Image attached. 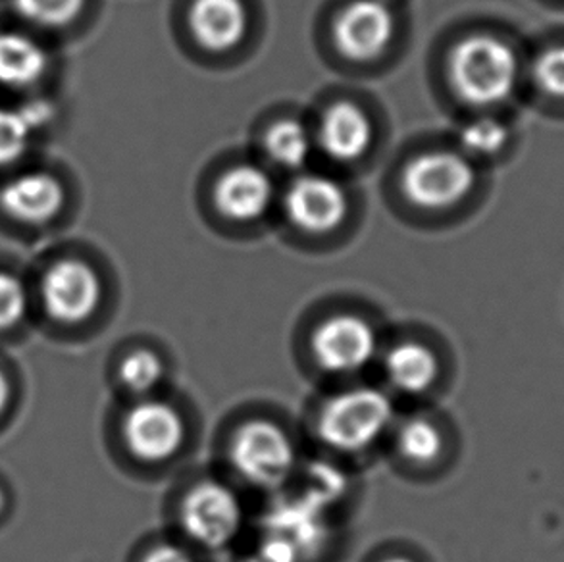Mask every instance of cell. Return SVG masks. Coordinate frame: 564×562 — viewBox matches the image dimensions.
<instances>
[{
	"instance_id": "23",
	"label": "cell",
	"mask_w": 564,
	"mask_h": 562,
	"mask_svg": "<svg viewBox=\"0 0 564 562\" xmlns=\"http://www.w3.org/2000/svg\"><path fill=\"white\" fill-rule=\"evenodd\" d=\"M535 84L555 99H564V45L547 48L534 64Z\"/></svg>"
},
{
	"instance_id": "8",
	"label": "cell",
	"mask_w": 564,
	"mask_h": 562,
	"mask_svg": "<svg viewBox=\"0 0 564 562\" xmlns=\"http://www.w3.org/2000/svg\"><path fill=\"white\" fill-rule=\"evenodd\" d=\"M41 295L54 320L77 324L97 311L100 301L99 275L82 260H61L48 268Z\"/></svg>"
},
{
	"instance_id": "26",
	"label": "cell",
	"mask_w": 564,
	"mask_h": 562,
	"mask_svg": "<svg viewBox=\"0 0 564 562\" xmlns=\"http://www.w3.org/2000/svg\"><path fill=\"white\" fill-rule=\"evenodd\" d=\"M141 562H197L191 549L177 543H159L156 548L149 549V553Z\"/></svg>"
},
{
	"instance_id": "6",
	"label": "cell",
	"mask_w": 564,
	"mask_h": 562,
	"mask_svg": "<svg viewBox=\"0 0 564 562\" xmlns=\"http://www.w3.org/2000/svg\"><path fill=\"white\" fill-rule=\"evenodd\" d=\"M474 167L463 154L424 152L412 160L403 175V190L412 205L440 210L457 205L474 187Z\"/></svg>"
},
{
	"instance_id": "4",
	"label": "cell",
	"mask_w": 564,
	"mask_h": 562,
	"mask_svg": "<svg viewBox=\"0 0 564 562\" xmlns=\"http://www.w3.org/2000/svg\"><path fill=\"white\" fill-rule=\"evenodd\" d=\"M177 522L185 538L197 548L221 551L229 548L243 530V502L228 484L203 479L182 497Z\"/></svg>"
},
{
	"instance_id": "7",
	"label": "cell",
	"mask_w": 564,
	"mask_h": 562,
	"mask_svg": "<svg viewBox=\"0 0 564 562\" xmlns=\"http://www.w3.org/2000/svg\"><path fill=\"white\" fill-rule=\"evenodd\" d=\"M123 440L131 455L149 464L176 458L187 441L184 414L154 397L139 399L123 419Z\"/></svg>"
},
{
	"instance_id": "15",
	"label": "cell",
	"mask_w": 564,
	"mask_h": 562,
	"mask_svg": "<svg viewBox=\"0 0 564 562\" xmlns=\"http://www.w3.org/2000/svg\"><path fill=\"white\" fill-rule=\"evenodd\" d=\"M372 122L352 102H337L324 115L318 131L322 151L337 162H355L370 149Z\"/></svg>"
},
{
	"instance_id": "18",
	"label": "cell",
	"mask_w": 564,
	"mask_h": 562,
	"mask_svg": "<svg viewBox=\"0 0 564 562\" xmlns=\"http://www.w3.org/2000/svg\"><path fill=\"white\" fill-rule=\"evenodd\" d=\"M118 378L130 396L138 399L154 397L166 380V365L159 353L151 349H135L123 358L118 368Z\"/></svg>"
},
{
	"instance_id": "3",
	"label": "cell",
	"mask_w": 564,
	"mask_h": 562,
	"mask_svg": "<svg viewBox=\"0 0 564 562\" xmlns=\"http://www.w3.org/2000/svg\"><path fill=\"white\" fill-rule=\"evenodd\" d=\"M228 458L237 476L257 489H278L297 468V447L290 432L272 420H247L228 445Z\"/></svg>"
},
{
	"instance_id": "9",
	"label": "cell",
	"mask_w": 564,
	"mask_h": 562,
	"mask_svg": "<svg viewBox=\"0 0 564 562\" xmlns=\"http://www.w3.org/2000/svg\"><path fill=\"white\" fill-rule=\"evenodd\" d=\"M393 31V12L383 0H351L337 14L334 41L351 61H375L388 48Z\"/></svg>"
},
{
	"instance_id": "22",
	"label": "cell",
	"mask_w": 564,
	"mask_h": 562,
	"mask_svg": "<svg viewBox=\"0 0 564 562\" xmlns=\"http://www.w3.org/2000/svg\"><path fill=\"white\" fill-rule=\"evenodd\" d=\"M31 136L33 131L18 108L0 107V167L22 159L30 147Z\"/></svg>"
},
{
	"instance_id": "2",
	"label": "cell",
	"mask_w": 564,
	"mask_h": 562,
	"mask_svg": "<svg viewBox=\"0 0 564 562\" xmlns=\"http://www.w3.org/2000/svg\"><path fill=\"white\" fill-rule=\"evenodd\" d=\"M451 84L460 99L489 107L511 97L519 77V62L511 46L488 35L460 41L451 54Z\"/></svg>"
},
{
	"instance_id": "17",
	"label": "cell",
	"mask_w": 564,
	"mask_h": 562,
	"mask_svg": "<svg viewBox=\"0 0 564 562\" xmlns=\"http://www.w3.org/2000/svg\"><path fill=\"white\" fill-rule=\"evenodd\" d=\"M395 447L406 463L414 466L434 464L445 447L442 428L422 417L409 419L397 428Z\"/></svg>"
},
{
	"instance_id": "25",
	"label": "cell",
	"mask_w": 564,
	"mask_h": 562,
	"mask_svg": "<svg viewBox=\"0 0 564 562\" xmlns=\"http://www.w3.org/2000/svg\"><path fill=\"white\" fill-rule=\"evenodd\" d=\"M15 108H18V112L22 115L23 120L30 126L33 133L43 130L48 123H53L54 118H56V107H54L53 100L48 99L25 100L20 107Z\"/></svg>"
},
{
	"instance_id": "19",
	"label": "cell",
	"mask_w": 564,
	"mask_h": 562,
	"mask_svg": "<svg viewBox=\"0 0 564 562\" xmlns=\"http://www.w3.org/2000/svg\"><path fill=\"white\" fill-rule=\"evenodd\" d=\"M264 147L278 166L301 167L311 154V136L295 120H280L267 131Z\"/></svg>"
},
{
	"instance_id": "11",
	"label": "cell",
	"mask_w": 564,
	"mask_h": 562,
	"mask_svg": "<svg viewBox=\"0 0 564 562\" xmlns=\"http://www.w3.org/2000/svg\"><path fill=\"white\" fill-rule=\"evenodd\" d=\"M64 197V187L54 175L28 172L15 175L0 190V206L14 220L41 226L61 213Z\"/></svg>"
},
{
	"instance_id": "5",
	"label": "cell",
	"mask_w": 564,
	"mask_h": 562,
	"mask_svg": "<svg viewBox=\"0 0 564 562\" xmlns=\"http://www.w3.org/2000/svg\"><path fill=\"white\" fill-rule=\"evenodd\" d=\"M314 365L329 376H355L367 370L380 353L376 327L357 314H334L314 327Z\"/></svg>"
},
{
	"instance_id": "29",
	"label": "cell",
	"mask_w": 564,
	"mask_h": 562,
	"mask_svg": "<svg viewBox=\"0 0 564 562\" xmlns=\"http://www.w3.org/2000/svg\"><path fill=\"white\" fill-rule=\"evenodd\" d=\"M0 509H2V494H0Z\"/></svg>"
},
{
	"instance_id": "27",
	"label": "cell",
	"mask_w": 564,
	"mask_h": 562,
	"mask_svg": "<svg viewBox=\"0 0 564 562\" xmlns=\"http://www.w3.org/2000/svg\"><path fill=\"white\" fill-rule=\"evenodd\" d=\"M7 380L2 378V374H0V411H2V407H4V403H7Z\"/></svg>"
},
{
	"instance_id": "24",
	"label": "cell",
	"mask_w": 564,
	"mask_h": 562,
	"mask_svg": "<svg viewBox=\"0 0 564 562\" xmlns=\"http://www.w3.org/2000/svg\"><path fill=\"white\" fill-rule=\"evenodd\" d=\"M28 306V296L22 281L14 275L0 272V329L12 326L22 318Z\"/></svg>"
},
{
	"instance_id": "14",
	"label": "cell",
	"mask_w": 564,
	"mask_h": 562,
	"mask_svg": "<svg viewBox=\"0 0 564 562\" xmlns=\"http://www.w3.org/2000/svg\"><path fill=\"white\" fill-rule=\"evenodd\" d=\"M383 374L389 388L406 397H420L434 388L440 378V358L424 343H395L383 355Z\"/></svg>"
},
{
	"instance_id": "10",
	"label": "cell",
	"mask_w": 564,
	"mask_h": 562,
	"mask_svg": "<svg viewBox=\"0 0 564 562\" xmlns=\"http://www.w3.org/2000/svg\"><path fill=\"white\" fill-rule=\"evenodd\" d=\"M285 210L299 228L308 234H326L344 220L347 195L328 175H301L288 190Z\"/></svg>"
},
{
	"instance_id": "16",
	"label": "cell",
	"mask_w": 564,
	"mask_h": 562,
	"mask_svg": "<svg viewBox=\"0 0 564 562\" xmlns=\"http://www.w3.org/2000/svg\"><path fill=\"white\" fill-rule=\"evenodd\" d=\"M48 68V54L35 39L20 31L0 33V85L8 89H30Z\"/></svg>"
},
{
	"instance_id": "13",
	"label": "cell",
	"mask_w": 564,
	"mask_h": 562,
	"mask_svg": "<svg viewBox=\"0 0 564 562\" xmlns=\"http://www.w3.org/2000/svg\"><path fill=\"white\" fill-rule=\"evenodd\" d=\"M189 23L198 45L226 53L243 41L249 14L243 0H195Z\"/></svg>"
},
{
	"instance_id": "28",
	"label": "cell",
	"mask_w": 564,
	"mask_h": 562,
	"mask_svg": "<svg viewBox=\"0 0 564 562\" xmlns=\"http://www.w3.org/2000/svg\"><path fill=\"white\" fill-rule=\"evenodd\" d=\"M380 562H414L411 561V559H406V556H389V559H383V561Z\"/></svg>"
},
{
	"instance_id": "21",
	"label": "cell",
	"mask_w": 564,
	"mask_h": 562,
	"mask_svg": "<svg viewBox=\"0 0 564 562\" xmlns=\"http://www.w3.org/2000/svg\"><path fill=\"white\" fill-rule=\"evenodd\" d=\"M458 141L468 154L474 156H494L503 151L509 141V130L494 118H478L466 123L458 133Z\"/></svg>"
},
{
	"instance_id": "20",
	"label": "cell",
	"mask_w": 564,
	"mask_h": 562,
	"mask_svg": "<svg viewBox=\"0 0 564 562\" xmlns=\"http://www.w3.org/2000/svg\"><path fill=\"white\" fill-rule=\"evenodd\" d=\"M15 12L39 28H64L84 10L85 0H12Z\"/></svg>"
},
{
	"instance_id": "1",
	"label": "cell",
	"mask_w": 564,
	"mask_h": 562,
	"mask_svg": "<svg viewBox=\"0 0 564 562\" xmlns=\"http://www.w3.org/2000/svg\"><path fill=\"white\" fill-rule=\"evenodd\" d=\"M395 407L391 397L370 386L349 388L329 397L316 414V435L341 455H359L393 428Z\"/></svg>"
},
{
	"instance_id": "12",
	"label": "cell",
	"mask_w": 564,
	"mask_h": 562,
	"mask_svg": "<svg viewBox=\"0 0 564 562\" xmlns=\"http://www.w3.org/2000/svg\"><path fill=\"white\" fill-rule=\"evenodd\" d=\"M274 187L264 170L249 164L229 167L214 187V203L229 220L252 221L264 216Z\"/></svg>"
}]
</instances>
